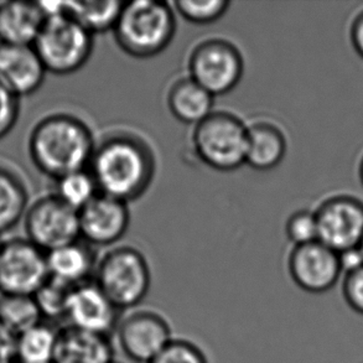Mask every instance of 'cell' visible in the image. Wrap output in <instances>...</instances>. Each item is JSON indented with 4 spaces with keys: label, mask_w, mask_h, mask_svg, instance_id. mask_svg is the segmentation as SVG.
<instances>
[{
    "label": "cell",
    "mask_w": 363,
    "mask_h": 363,
    "mask_svg": "<svg viewBox=\"0 0 363 363\" xmlns=\"http://www.w3.org/2000/svg\"><path fill=\"white\" fill-rule=\"evenodd\" d=\"M16 336L0 323V363H14Z\"/></svg>",
    "instance_id": "32"
},
{
    "label": "cell",
    "mask_w": 363,
    "mask_h": 363,
    "mask_svg": "<svg viewBox=\"0 0 363 363\" xmlns=\"http://www.w3.org/2000/svg\"><path fill=\"white\" fill-rule=\"evenodd\" d=\"M112 33L123 52L135 59H150L172 44L177 13L167 1H124Z\"/></svg>",
    "instance_id": "3"
},
{
    "label": "cell",
    "mask_w": 363,
    "mask_h": 363,
    "mask_svg": "<svg viewBox=\"0 0 363 363\" xmlns=\"http://www.w3.org/2000/svg\"><path fill=\"white\" fill-rule=\"evenodd\" d=\"M23 221L26 238L46 253L81 238L79 211L55 194L31 202Z\"/></svg>",
    "instance_id": "9"
},
{
    "label": "cell",
    "mask_w": 363,
    "mask_h": 363,
    "mask_svg": "<svg viewBox=\"0 0 363 363\" xmlns=\"http://www.w3.org/2000/svg\"><path fill=\"white\" fill-rule=\"evenodd\" d=\"M123 4L124 1L118 0L60 1L59 13L56 15H69L94 36L113 31Z\"/></svg>",
    "instance_id": "21"
},
{
    "label": "cell",
    "mask_w": 363,
    "mask_h": 363,
    "mask_svg": "<svg viewBox=\"0 0 363 363\" xmlns=\"http://www.w3.org/2000/svg\"><path fill=\"white\" fill-rule=\"evenodd\" d=\"M350 40L354 51L363 59V10L356 14L351 23Z\"/></svg>",
    "instance_id": "33"
},
{
    "label": "cell",
    "mask_w": 363,
    "mask_h": 363,
    "mask_svg": "<svg viewBox=\"0 0 363 363\" xmlns=\"http://www.w3.org/2000/svg\"><path fill=\"white\" fill-rule=\"evenodd\" d=\"M359 250H361V253H362L363 255V238H362V241H361V243H359Z\"/></svg>",
    "instance_id": "36"
},
{
    "label": "cell",
    "mask_w": 363,
    "mask_h": 363,
    "mask_svg": "<svg viewBox=\"0 0 363 363\" xmlns=\"http://www.w3.org/2000/svg\"><path fill=\"white\" fill-rule=\"evenodd\" d=\"M341 288L345 303L356 314L363 316V265L345 273Z\"/></svg>",
    "instance_id": "30"
},
{
    "label": "cell",
    "mask_w": 363,
    "mask_h": 363,
    "mask_svg": "<svg viewBox=\"0 0 363 363\" xmlns=\"http://www.w3.org/2000/svg\"><path fill=\"white\" fill-rule=\"evenodd\" d=\"M112 363H121V362H117V361H113V362Z\"/></svg>",
    "instance_id": "38"
},
{
    "label": "cell",
    "mask_w": 363,
    "mask_h": 363,
    "mask_svg": "<svg viewBox=\"0 0 363 363\" xmlns=\"http://www.w3.org/2000/svg\"><path fill=\"white\" fill-rule=\"evenodd\" d=\"M119 319L121 310L106 296L94 280L71 289L65 318L67 326L109 336L114 334Z\"/></svg>",
    "instance_id": "13"
},
{
    "label": "cell",
    "mask_w": 363,
    "mask_h": 363,
    "mask_svg": "<svg viewBox=\"0 0 363 363\" xmlns=\"http://www.w3.org/2000/svg\"><path fill=\"white\" fill-rule=\"evenodd\" d=\"M175 13L187 23L195 25H208L216 23L228 11L231 3L227 0H177L172 1Z\"/></svg>",
    "instance_id": "26"
},
{
    "label": "cell",
    "mask_w": 363,
    "mask_h": 363,
    "mask_svg": "<svg viewBox=\"0 0 363 363\" xmlns=\"http://www.w3.org/2000/svg\"><path fill=\"white\" fill-rule=\"evenodd\" d=\"M87 123L69 113H52L35 124L29 154L35 167L57 180L69 172L89 169L96 147Z\"/></svg>",
    "instance_id": "2"
},
{
    "label": "cell",
    "mask_w": 363,
    "mask_h": 363,
    "mask_svg": "<svg viewBox=\"0 0 363 363\" xmlns=\"http://www.w3.org/2000/svg\"><path fill=\"white\" fill-rule=\"evenodd\" d=\"M122 354L135 363H150L174 339L170 321L159 310L134 308L121 316L114 331Z\"/></svg>",
    "instance_id": "8"
},
{
    "label": "cell",
    "mask_w": 363,
    "mask_h": 363,
    "mask_svg": "<svg viewBox=\"0 0 363 363\" xmlns=\"http://www.w3.org/2000/svg\"><path fill=\"white\" fill-rule=\"evenodd\" d=\"M5 0H0V6L3 5V3H4Z\"/></svg>",
    "instance_id": "37"
},
{
    "label": "cell",
    "mask_w": 363,
    "mask_h": 363,
    "mask_svg": "<svg viewBox=\"0 0 363 363\" xmlns=\"http://www.w3.org/2000/svg\"><path fill=\"white\" fill-rule=\"evenodd\" d=\"M339 255L340 263H341V268H342L344 274L363 265V255L361 253L359 248L346 250V252L340 253Z\"/></svg>",
    "instance_id": "34"
},
{
    "label": "cell",
    "mask_w": 363,
    "mask_h": 363,
    "mask_svg": "<svg viewBox=\"0 0 363 363\" xmlns=\"http://www.w3.org/2000/svg\"><path fill=\"white\" fill-rule=\"evenodd\" d=\"M19 113V99L0 86V140L14 129Z\"/></svg>",
    "instance_id": "31"
},
{
    "label": "cell",
    "mask_w": 363,
    "mask_h": 363,
    "mask_svg": "<svg viewBox=\"0 0 363 363\" xmlns=\"http://www.w3.org/2000/svg\"><path fill=\"white\" fill-rule=\"evenodd\" d=\"M50 279L74 288L92 281L99 260L87 242L79 241L46 253Z\"/></svg>",
    "instance_id": "16"
},
{
    "label": "cell",
    "mask_w": 363,
    "mask_h": 363,
    "mask_svg": "<svg viewBox=\"0 0 363 363\" xmlns=\"http://www.w3.org/2000/svg\"><path fill=\"white\" fill-rule=\"evenodd\" d=\"M359 182H361V184H362V186H363V155H362V157H361V160H359Z\"/></svg>",
    "instance_id": "35"
},
{
    "label": "cell",
    "mask_w": 363,
    "mask_h": 363,
    "mask_svg": "<svg viewBox=\"0 0 363 363\" xmlns=\"http://www.w3.org/2000/svg\"><path fill=\"white\" fill-rule=\"evenodd\" d=\"M45 20L39 3L4 1L0 6V44L33 46Z\"/></svg>",
    "instance_id": "19"
},
{
    "label": "cell",
    "mask_w": 363,
    "mask_h": 363,
    "mask_svg": "<svg viewBox=\"0 0 363 363\" xmlns=\"http://www.w3.org/2000/svg\"><path fill=\"white\" fill-rule=\"evenodd\" d=\"M33 46L48 72L65 76L74 74L89 62L94 50V35L69 15H55L46 18Z\"/></svg>",
    "instance_id": "6"
},
{
    "label": "cell",
    "mask_w": 363,
    "mask_h": 363,
    "mask_svg": "<svg viewBox=\"0 0 363 363\" xmlns=\"http://www.w3.org/2000/svg\"><path fill=\"white\" fill-rule=\"evenodd\" d=\"M71 289L56 280H48L34 295L43 318L65 320Z\"/></svg>",
    "instance_id": "27"
},
{
    "label": "cell",
    "mask_w": 363,
    "mask_h": 363,
    "mask_svg": "<svg viewBox=\"0 0 363 363\" xmlns=\"http://www.w3.org/2000/svg\"><path fill=\"white\" fill-rule=\"evenodd\" d=\"M150 363H210L205 351L191 340L174 337Z\"/></svg>",
    "instance_id": "29"
},
{
    "label": "cell",
    "mask_w": 363,
    "mask_h": 363,
    "mask_svg": "<svg viewBox=\"0 0 363 363\" xmlns=\"http://www.w3.org/2000/svg\"><path fill=\"white\" fill-rule=\"evenodd\" d=\"M248 124L227 111H213L192 130V147L207 167L233 172L245 164Z\"/></svg>",
    "instance_id": "5"
},
{
    "label": "cell",
    "mask_w": 363,
    "mask_h": 363,
    "mask_svg": "<svg viewBox=\"0 0 363 363\" xmlns=\"http://www.w3.org/2000/svg\"><path fill=\"white\" fill-rule=\"evenodd\" d=\"M109 336L66 326L59 330L54 363H112Z\"/></svg>",
    "instance_id": "17"
},
{
    "label": "cell",
    "mask_w": 363,
    "mask_h": 363,
    "mask_svg": "<svg viewBox=\"0 0 363 363\" xmlns=\"http://www.w3.org/2000/svg\"><path fill=\"white\" fill-rule=\"evenodd\" d=\"M56 182L55 195L76 211H81L86 205L99 195V187L89 169L69 172Z\"/></svg>",
    "instance_id": "25"
},
{
    "label": "cell",
    "mask_w": 363,
    "mask_h": 363,
    "mask_svg": "<svg viewBox=\"0 0 363 363\" xmlns=\"http://www.w3.org/2000/svg\"><path fill=\"white\" fill-rule=\"evenodd\" d=\"M29 205L23 180L9 169L0 167V236L24 220Z\"/></svg>",
    "instance_id": "22"
},
{
    "label": "cell",
    "mask_w": 363,
    "mask_h": 363,
    "mask_svg": "<svg viewBox=\"0 0 363 363\" xmlns=\"http://www.w3.org/2000/svg\"><path fill=\"white\" fill-rule=\"evenodd\" d=\"M94 281L121 311L138 308L152 286L145 255L132 245L107 250L99 260Z\"/></svg>",
    "instance_id": "4"
},
{
    "label": "cell",
    "mask_w": 363,
    "mask_h": 363,
    "mask_svg": "<svg viewBox=\"0 0 363 363\" xmlns=\"http://www.w3.org/2000/svg\"><path fill=\"white\" fill-rule=\"evenodd\" d=\"M41 320L34 296L0 294V323L15 336L41 324Z\"/></svg>",
    "instance_id": "24"
},
{
    "label": "cell",
    "mask_w": 363,
    "mask_h": 363,
    "mask_svg": "<svg viewBox=\"0 0 363 363\" xmlns=\"http://www.w3.org/2000/svg\"><path fill=\"white\" fill-rule=\"evenodd\" d=\"M157 170L150 144L137 133L117 129L96 142L89 172L99 194L127 202L142 197Z\"/></svg>",
    "instance_id": "1"
},
{
    "label": "cell",
    "mask_w": 363,
    "mask_h": 363,
    "mask_svg": "<svg viewBox=\"0 0 363 363\" xmlns=\"http://www.w3.org/2000/svg\"><path fill=\"white\" fill-rule=\"evenodd\" d=\"M288 140L277 123L259 119L248 124L245 164L259 172H268L284 160Z\"/></svg>",
    "instance_id": "18"
},
{
    "label": "cell",
    "mask_w": 363,
    "mask_h": 363,
    "mask_svg": "<svg viewBox=\"0 0 363 363\" xmlns=\"http://www.w3.org/2000/svg\"><path fill=\"white\" fill-rule=\"evenodd\" d=\"M167 102L169 111L177 121L195 127L213 112L215 97L187 76L170 86Z\"/></svg>",
    "instance_id": "20"
},
{
    "label": "cell",
    "mask_w": 363,
    "mask_h": 363,
    "mask_svg": "<svg viewBox=\"0 0 363 363\" xmlns=\"http://www.w3.org/2000/svg\"><path fill=\"white\" fill-rule=\"evenodd\" d=\"M81 240L91 245H112L128 231L130 213L127 202L99 194L79 211Z\"/></svg>",
    "instance_id": "14"
},
{
    "label": "cell",
    "mask_w": 363,
    "mask_h": 363,
    "mask_svg": "<svg viewBox=\"0 0 363 363\" xmlns=\"http://www.w3.org/2000/svg\"><path fill=\"white\" fill-rule=\"evenodd\" d=\"M50 279L46 252L28 238L0 243V294L30 295Z\"/></svg>",
    "instance_id": "10"
},
{
    "label": "cell",
    "mask_w": 363,
    "mask_h": 363,
    "mask_svg": "<svg viewBox=\"0 0 363 363\" xmlns=\"http://www.w3.org/2000/svg\"><path fill=\"white\" fill-rule=\"evenodd\" d=\"M286 268L293 283L309 294H324L333 289L344 274L339 253L319 241L293 245Z\"/></svg>",
    "instance_id": "12"
},
{
    "label": "cell",
    "mask_w": 363,
    "mask_h": 363,
    "mask_svg": "<svg viewBox=\"0 0 363 363\" xmlns=\"http://www.w3.org/2000/svg\"><path fill=\"white\" fill-rule=\"evenodd\" d=\"M319 242L342 253L359 248L363 238V202L351 195L325 199L315 210Z\"/></svg>",
    "instance_id": "11"
},
{
    "label": "cell",
    "mask_w": 363,
    "mask_h": 363,
    "mask_svg": "<svg viewBox=\"0 0 363 363\" xmlns=\"http://www.w3.org/2000/svg\"><path fill=\"white\" fill-rule=\"evenodd\" d=\"M57 333L49 325H36L16 336L15 361L18 363H54Z\"/></svg>",
    "instance_id": "23"
},
{
    "label": "cell",
    "mask_w": 363,
    "mask_h": 363,
    "mask_svg": "<svg viewBox=\"0 0 363 363\" xmlns=\"http://www.w3.org/2000/svg\"><path fill=\"white\" fill-rule=\"evenodd\" d=\"M187 69L189 77L216 97L230 94L241 82L245 59L230 40L210 38L192 48Z\"/></svg>",
    "instance_id": "7"
},
{
    "label": "cell",
    "mask_w": 363,
    "mask_h": 363,
    "mask_svg": "<svg viewBox=\"0 0 363 363\" xmlns=\"http://www.w3.org/2000/svg\"><path fill=\"white\" fill-rule=\"evenodd\" d=\"M46 72L34 46L0 44V86L16 99L39 91Z\"/></svg>",
    "instance_id": "15"
},
{
    "label": "cell",
    "mask_w": 363,
    "mask_h": 363,
    "mask_svg": "<svg viewBox=\"0 0 363 363\" xmlns=\"http://www.w3.org/2000/svg\"><path fill=\"white\" fill-rule=\"evenodd\" d=\"M285 233L293 245H308L319 241L318 221L315 212L309 210L295 211L286 220Z\"/></svg>",
    "instance_id": "28"
}]
</instances>
